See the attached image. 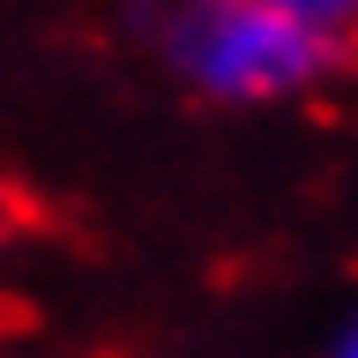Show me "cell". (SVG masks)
<instances>
[{
	"mask_svg": "<svg viewBox=\"0 0 358 358\" xmlns=\"http://www.w3.org/2000/svg\"><path fill=\"white\" fill-rule=\"evenodd\" d=\"M157 45L179 83L209 105H284L329 83L351 38L321 0H164Z\"/></svg>",
	"mask_w": 358,
	"mask_h": 358,
	"instance_id": "obj_1",
	"label": "cell"
},
{
	"mask_svg": "<svg viewBox=\"0 0 358 358\" xmlns=\"http://www.w3.org/2000/svg\"><path fill=\"white\" fill-rule=\"evenodd\" d=\"M321 15H329L343 38H358V0H321Z\"/></svg>",
	"mask_w": 358,
	"mask_h": 358,
	"instance_id": "obj_2",
	"label": "cell"
},
{
	"mask_svg": "<svg viewBox=\"0 0 358 358\" xmlns=\"http://www.w3.org/2000/svg\"><path fill=\"white\" fill-rule=\"evenodd\" d=\"M329 358H358V321H351L343 336H336V351H329Z\"/></svg>",
	"mask_w": 358,
	"mask_h": 358,
	"instance_id": "obj_3",
	"label": "cell"
},
{
	"mask_svg": "<svg viewBox=\"0 0 358 358\" xmlns=\"http://www.w3.org/2000/svg\"><path fill=\"white\" fill-rule=\"evenodd\" d=\"M0 217H8V187H0Z\"/></svg>",
	"mask_w": 358,
	"mask_h": 358,
	"instance_id": "obj_4",
	"label": "cell"
}]
</instances>
